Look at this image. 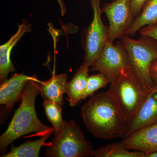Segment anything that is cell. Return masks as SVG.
Masks as SVG:
<instances>
[{
    "instance_id": "1",
    "label": "cell",
    "mask_w": 157,
    "mask_h": 157,
    "mask_svg": "<svg viewBox=\"0 0 157 157\" xmlns=\"http://www.w3.org/2000/svg\"><path fill=\"white\" fill-rule=\"evenodd\" d=\"M81 113L85 125L95 137L106 140L123 137L128 123L108 91L91 96Z\"/></svg>"
},
{
    "instance_id": "2",
    "label": "cell",
    "mask_w": 157,
    "mask_h": 157,
    "mask_svg": "<svg viewBox=\"0 0 157 157\" xmlns=\"http://www.w3.org/2000/svg\"><path fill=\"white\" fill-rule=\"evenodd\" d=\"M40 94L38 83L29 81L23 90L20 105L14 112L6 132L0 137V151L3 153L14 140L24 135L37 133L42 135L54 131L41 122L35 109L36 98Z\"/></svg>"
},
{
    "instance_id": "3",
    "label": "cell",
    "mask_w": 157,
    "mask_h": 157,
    "mask_svg": "<svg viewBox=\"0 0 157 157\" xmlns=\"http://www.w3.org/2000/svg\"><path fill=\"white\" fill-rule=\"evenodd\" d=\"M108 92L128 123L132 121L151 88L137 77L132 68H124L111 83Z\"/></svg>"
},
{
    "instance_id": "4",
    "label": "cell",
    "mask_w": 157,
    "mask_h": 157,
    "mask_svg": "<svg viewBox=\"0 0 157 157\" xmlns=\"http://www.w3.org/2000/svg\"><path fill=\"white\" fill-rule=\"evenodd\" d=\"M94 151L80 127L71 120H65L61 132L54 135L44 153L48 157H86L94 156Z\"/></svg>"
},
{
    "instance_id": "5",
    "label": "cell",
    "mask_w": 157,
    "mask_h": 157,
    "mask_svg": "<svg viewBox=\"0 0 157 157\" xmlns=\"http://www.w3.org/2000/svg\"><path fill=\"white\" fill-rule=\"evenodd\" d=\"M129 57L131 68L137 77L149 87L154 85L150 68L157 59V42L146 36H141L138 40L125 35L121 38Z\"/></svg>"
},
{
    "instance_id": "6",
    "label": "cell",
    "mask_w": 157,
    "mask_h": 157,
    "mask_svg": "<svg viewBox=\"0 0 157 157\" xmlns=\"http://www.w3.org/2000/svg\"><path fill=\"white\" fill-rule=\"evenodd\" d=\"M92 8L93 18L86 35L83 63L91 67L98 59L107 41L109 27L101 18V0H90Z\"/></svg>"
},
{
    "instance_id": "7",
    "label": "cell",
    "mask_w": 157,
    "mask_h": 157,
    "mask_svg": "<svg viewBox=\"0 0 157 157\" xmlns=\"http://www.w3.org/2000/svg\"><path fill=\"white\" fill-rule=\"evenodd\" d=\"M107 41L95 63L91 67V71L104 73L109 82L116 78L124 68H131L129 57L121 42Z\"/></svg>"
},
{
    "instance_id": "8",
    "label": "cell",
    "mask_w": 157,
    "mask_h": 157,
    "mask_svg": "<svg viewBox=\"0 0 157 157\" xmlns=\"http://www.w3.org/2000/svg\"><path fill=\"white\" fill-rule=\"evenodd\" d=\"M131 4L132 0H114L102 8L109 22L107 41L113 42L116 39L121 38L131 28L135 19Z\"/></svg>"
},
{
    "instance_id": "9",
    "label": "cell",
    "mask_w": 157,
    "mask_h": 157,
    "mask_svg": "<svg viewBox=\"0 0 157 157\" xmlns=\"http://www.w3.org/2000/svg\"><path fill=\"white\" fill-rule=\"evenodd\" d=\"M30 81L41 83L36 76H29L24 73H15L11 78L1 83L0 104L5 106L4 111L9 112L15 102L21 99V94L27 83Z\"/></svg>"
},
{
    "instance_id": "10",
    "label": "cell",
    "mask_w": 157,
    "mask_h": 157,
    "mask_svg": "<svg viewBox=\"0 0 157 157\" xmlns=\"http://www.w3.org/2000/svg\"><path fill=\"white\" fill-rule=\"evenodd\" d=\"M157 123V85L152 87L135 117L128 125L123 138L144 127Z\"/></svg>"
},
{
    "instance_id": "11",
    "label": "cell",
    "mask_w": 157,
    "mask_h": 157,
    "mask_svg": "<svg viewBox=\"0 0 157 157\" xmlns=\"http://www.w3.org/2000/svg\"><path fill=\"white\" fill-rule=\"evenodd\" d=\"M121 143L129 150L145 154L157 152V123L144 127L123 138Z\"/></svg>"
},
{
    "instance_id": "12",
    "label": "cell",
    "mask_w": 157,
    "mask_h": 157,
    "mask_svg": "<svg viewBox=\"0 0 157 157\" xmlns=\"http://www.w3.org/2000/svg\"><path fill=\"white\" fill-rule=\"evenodd\" d=\"M30 32V24L26 21H24L18 26L16 33L6 43L0 46L1 84L7 79L9 73L15 71V68L11 59L12 49L25 34Z\"/></svg>"
},
{
    "instance_id": "13",
    "label": "cell",
    "mask_w": 157,
    "mask_h": 157,
    "mask_svg": "<svg viewBox=\"0 0 157 157\" xmlns=\"http://www.w3.org/2000/svg\"><path fill=\"white\" fill-rule=\"evenodd\" d=\"M67 76L65 73L54 75L46 81L38 83L40 94L44 99H47L62 107L64 94L67 91Z\"/></svg>"
},
{
    "instance_id": "14",
    "label": "cell",
    "mask_w": 157,
    "mask_h": 157,
    "mask_svg": "<svg viewBox=\"0 0 157 157\" xmlns=\"http://www.w3.org/2000/svg\"><path fill=\"white\" fill-rule=\"evenodd\" d=\"M90 67L83 63L76 70L75 75L67 82L66 94L70 106L74 107L84 100Z\"/></svg>"
},
{
    "instance_id": "15",
    "label": "cell",
    "mask_w": 157,
    "mask_h": 157,
    "mask_svg": "<svg viewBox=\"0 0 157 157\" xmlns=\"http://www.w3.org/2000/svg\"><path fill=\"white\" fill-rule=\"evenodd\" d=\"M157 22V0H147L140 14L135 17L126 35H134L146 26Z\"/></svg>"
},
{
    "instance_id": "16",
    "label": "cell",
    "mask_w": 157,
    "mask_h": 157,
    "mask_svg": "<svg viewBox=\"0 0 157 157\" xmlns=\"http://www.w3.org/2000/svg\"><path fill=\"white\" fill-rule=\"evenodd\" d=\"M54 132V131L42 135L37 140H29L17 147L12 146L9 153L2 155V157H38L42 146Z\"/></svg>"
},
{
    "instance_id": "17",
    "label": "cell",
    "mask_w": 157,
    "mask_h": 157,
    "mask_svg": "<svg viewBox=\"0 0 157 157\" xmlns=\"http://www.w3.org/2000/svg\"><path fill=\"white\" fill-rule=\"evenodd\" d=\"M96 157H145L142 152L130 151L124 147L121 143H112L101 147L94 150Z\"/></svg>"
},
{
    "instance_id": "18",
    "label": "cell",
    "mask_w": 157,
    "mask_h": 157,
    "mask_svg": "<svg viewBox=\"0 0 157 157\" xmlns=\"http://www.w3.org/2000/svg\"><path fill=\"white\" fill-rule=\"evenodd\" d=\"M43 105L47 119L53 126L55 135H58L65 123L62 117V107L47 99H44Z\"/></svg>"
},
{
    "instance_id": "19",
    "label": "cell",
    "mask_w": 157,
    "mask_h": 157,
    "mask_svg": "<svg viewBox=\"0 0 157 157\" xmlns=\"http://www.w3.org/2000/svg\"><path fill=\"white\" fill-rule=\"evenodd\" d=\"M110 82L107 76L101 72L89 76L88 78L84 100L90 96L91 97L96 91L105 87Z\"/></svg>"
},
{
    "instance_id": "20",
    "label": "cell",
    "mask_w": 157,
    "mask_h": 157,
    "mask_svg": "<svg viewBox=\"0 0 157 157\" xmlns=\"http://www.w3.org/2000/svg\"><path fill=\"white\" fill-rule=\"evenodd\" d=\"M139 31L140 36L151 37L157 42V22L144 27Z\"/></svg>"
},
{
    "instance_id": "21",
    "label": "cell",
    "mask_w": 157,
    "mask_h": 157,
    "mask_svg": "<svg viewBox=\"0 0 157 157\" xmlns=\"http://www.w3.org/2000/svg\"><path fill=\"white\" fill-rule=\"evenodd\" d=\"M146 1L147 0H132L131 10L132 14L135 17H137L140 14Z\"/></svg>"
},
{
    "instance_id": "22",
    "label": "cell",
    "mask_w": 157,
    "mask_h": 157,
    "mask_svg": "<svg viewBox=\"0 0 157 157\" xmlns=\"http://www.w3.org/2000/svg\"><path fill=\"white\" fill-rule=\"evenodd\" d=\"M150 73L154 83L157 85V59L152 63L150 68Z\"/></svg>"
},
{
    "instance_id": "23",
    "label": "cell",
    "mask_w": 157,
    "mask_h": 157,
    "mask_svg": "<svg viewBox=\"0 0 157 157\" xmlns=\"http://www.w3.org/2000/svg\"><path fill=\"white\" fill-rule=\"evenodd\" d=\"M58 2L60 8L61 13L62 16H63L66 13V8H65L63 1V0H58Z\"/></svg>"
},
{
    "instance_id": "24",
    "label": "cell",
    "mask_w": 157,
    "mask_h": 157,
    "mask_svg": "<svg viewBox=\"0 0 157 157\" xmlns=\"http://www.w3.org/2000/svg\"><path fill=\"white\" fill-rule=\"evenodd\" d=\"M145 157H157V152L147 154L145 155Z\"/></svg>"
}]
</instances>
